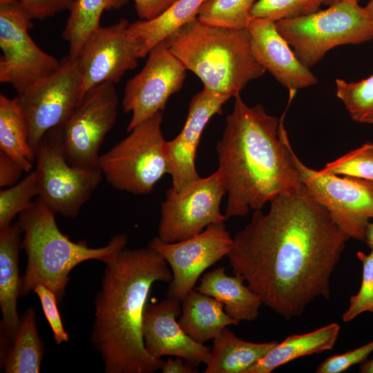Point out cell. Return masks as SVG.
<instances>
[{
	"instance_id": "6da1fadb",
	"label": "cell",
	"mask_w": 373,
	"mask_h": 373,
	"mask_svg": "<svg viewBox=\"0 0 373 373\" xmlns=\"http://www.w3.org/2000/svg\"><path fill=\"white\" fill-rule=\"evenodd\" d=\"M350 238L303 185L255 210L227 255L262 304L287 320L316 298H329L332 274Z\"/></svg>"
},
{
	"instance_id": "ee69618b",
	"label": "cell",
	"mask_w": 373,
	"mask_h": 373,
	"mask_svg": "<svg viewBox=\"0 0 373 373\" xmlns=\"http://www.w3.org/2000/svg\"><path fill=\"white\" fill-rule=\"evenodd\" d=\"M343 0H324L323 1V5L326 6H331L334 3H336L337 2L341 1ZM358 1H360L361 0H357Z\"/></svg>"
},
{
	"instance_id": "52a82bcc",
	"label": "cell",
	"mask_w": 373,
	"mask_h": 373,
	"mask_svg": "<svg viewBox=\"0 0 373 373\" xmlns=\"http://www.w3.org/2000/svg\"><path fill=\"white\" fill-rule=\"evenodd\" d=\"M162 119V113L156 114L100 155L99 167L113 188L136 195L150 193L169 173Z\"/></svg>"
},
{
	"instance_id": "d6986e66",
	"label": "cell",
	"mask_w": 373,
	"mask_h": 373,
	"mask_svg": "<svg viewBox=\"0 0 373 373\" xmlns=\"http://www.w3.org/2000/svg\"><path fill=\"white\" fill-rule=\"evenodd\" d=\"M253 52L266 70L289 90L307 88L318 82L316 76L298 59L278 32L276 22L250 18L247 25Z\"/></svg>"
},
{
	"instance_id": "7bdbcfd3",
	"label": "cell",
	"mask_w": 373,
	"mask_h": 373,
	"mask_svg": "<svg viewBox=\"0 0 373 373\" xmlns=\"http://www.w3.org/2000/svg\"><path fill=\"white\" fill-rule=\"evenodd\" d=\"M365 8L373 19V0H369Z\"/></svg>"
},
{
	"instance_id": "4dcf8cb0",
	"label": "cell",
	"mask_w": 373,
	"mask_h": 373,
	"mask_svg": "<svg viewBox=\"0 0 373 373\" xmlns=\"http://www.w3.org/2000/svg\"><path fill=\"white\" fill-rule=\"evenodd\" d=\"M39 195L37 173L32 171L15 184L0 191V229L10 226L17 215L27 210Z\"/></svg>"
},
{
	"instance_id": "7402d4cb",
	"label": "cell",
	"mask_w": 373,
	"mask_h": 373,
	"mask_svg": "<svg viewBox=\"0 0 373 373\" xmlns=\"http://www.w3.org/2000/svg\"><path fill=\"white\" fill-rule=\"evenodd\" d=\"M339 332V324L333 323L311 332L289 336L281 343H277L245 373H270L301 356L332 350Z\"/></svg>"
},
{
	"instance_id": "30bf717a",
	"label": "cell",
	"mask_w": 373,
	"mask_h": 373,
	"mask_svg": "<svg viewBox=\"0 0 373 373\" xmlns=\"http://www.w3.org/2000/svg\"><path fill=\"white\" fill-rule=\"evenodd\" d=\"M119 99L115 84L104 83L88 90L58 128L64 155L73 166L99 167V151L113 127Z\"/></svg>"
},
{
	"instance_id": "f546056e",
	"label": "cell",
	"mask_w": 373,
	"mask_h": 373,
	"mask_svg": "<svg viewBox=\"0 0 373 373\" xmlns=\"http://www.w3.org/2000/svg\"><path fill=\"white\" fill-rule=\"evenodd\" d=\"M336 96L344 104L350 117L361 124H373V74L359 82L335 81Z\"/></svg>"
},
{
	"instance_id": "8992f818",
	"label": "cell",
	"mask_w": 373,
	"mask_h": 373,
	"mask_svg": "<svg viewBox=\"0 0 373 373\" xmlns=\"http://www.w3.org/2000/svg\"><path fill=\"white\" fill-rule=\"evenodd\" d=\"M276 25L309 68L335 47L373 39V19L357 0H343L310 15L277 21Z\"/></svg>"
},
{
	"instance_id": "484cf974",
	"label": "cell",
	"mask_w": 373,
	"mask_h": 373,
	"mask_svg": "<svg viewBox=\"0 0 373 373\" xmlns=\"http://www.w3.org/2000/svg\"><path fill=\"white\" fill-rule=\"evenodd\" d=\"M206 0H177L162 14L151 20L129 23L128 33L142 45V58L158 43L175 30L194 20Z\"/></svg>"
},
{
	"instance_id": "3957f363",
	"label": "cell",
	"mask_w": 373,
	"mask_h": 373,
	"mask_svg": "<svg viewBox=\"0 0 373 373\" xmlns=\"http://www.w3.org/2000/svg\"><path fill=\"white\" fill-rule=\"evenodd\" d=\"M96 294L90 341L106 373H153L164 363L146 350L142 335L145 307L155 282H168L172 272L152 248L123 249L105 264Z\"/></svg>"
},
{
	"instance_id": "ba28073f",
	"label": "cell",
	"mask_w": 373,
	"mask_h": 373,
	"mask_svg": "<svg viewBox=\"0 0 373 373\" xmlns=\"http://www.w3.org/2000/svg\"><path fill=\"white\" fill-rule=\"evenodd\" d=\"M39 195L56 213L75 218L102 178L100 169L73 166L67 161L57 127L47 131L35 150Z\"/></svg>"
},
{
	"instance_id": "7c38bea8",
	"label": "cell",
	"mask_w": 373,
	"mask_h": 373,
	"mask_svg": "<svg viewBox=\"0 0 373 373\" xmlns=\"http://www.w3.org/2000/svg\"><path fill=\"white\" fill-rule=\"evenodd\" d=\"M225 194L217 171L181 191L169 188L161 206L157 237L166 242H178L198 234L211 224L224 222L227 218L220 206Z\"/></svg>"
},
{
	"instance_id": "83f0119b",
	"label": "cell",
	"mask_w": 373,
	"mask_h": 373,
	"mask_svg": "<svg viewBox=\"0 0 373 373\" xmlns=\"http://www.w3.org/2000/svg\"><path fill=\"white\" fill-rule=\"evenodd\" d=\"M128 0H75L61 36L68 46V55L77 57L89 35L99 26L105 10H117Z\"/></svg>"
},
{
	"instance_id": "60d3db41",
	"label": "cell",
	"mask_w": 373,
	"mask_h": 373,
	"mask_svg": "<svg viewBox=\"0 0 373 373\" xmlns=\"http://www.w3.org/2000/svg\"><path fill=\"white\" fill-rule=\"evenodd\" d=\"M364 242L370 249H373V219L367 225L365 231Z\"/></svg>"
},
{
	"instance_id": "f6af8a7d",
	"label": "cell",
	"mask_w": 373,
	"mask_h": 373,
	"mask_svg": "<svg viewBox=\"0 0 373 373\" xmlns=\"http://www.w3.org/2000/svg\"><path fill=\"white\" fill-rule=\"evenodd\" d=\"M18 0H0V6L1 5H9L15 2H17Z\"/></svg>"
},
{
	"instance_id": "8fae6325",
	"label": "cell",
	"mask_w": 373,
	"mask_h": 373,
	"mask_svg": "<svg viewBox=\"0 0 373 373\" xmlns=\"http://www.w3.org/2000/svg\"><path fill=\"white\" fill-rule=\"evenodd\" d=\"M303 184L328 211L349 238L364 242L365 231L373 219V182L321 173L304 164L293 152Z\"/></svg>"
},
{
	"instance_id": "d590c367",
	"label": "cell",
	"mask_w": 373,
	"mask_h": 373,
	"mask_svg": "<svg viewBox=\"0 0 373 373\" xmlns=\"http://www.w3.org/2000/svg\"><path fill=\"white\" fill-rule=\"evenodd\" d=\"M373 352V341L347 352L325 359L317 368L318 373H340L361 363Z\"/></svg>"
},
{
	"instance_id": "f1b7e54d",
	"label": "cell",
	"mask_w": 373,
	"mask_h": 373,
	"mask_svg": "<svg viewBox=\"0 0 373 373\" xmlns=\"http://www.w3.org/2000/svg\"><path fill=\"white\" fill-rule=\"evenodd\" d=\"M257 0H206L198 19L218 26L234 29L246 28L251 10Z\"/></svg>"
},
{
	"instance_id": "2e32d148",
	"label": "cell",
	"mask_w": 373,
	"mask_h": 373,
	"mask_svg": "<svg viewBox=\"0 0 373 373\" xmlns=\"http://www.w3.org/2000/svg\"><path fill=\"white\" fill-rule=\"evenodd\" d=\"M126 19L96 28L87 38L77 57L81 73L79 99L93 88L116 84L142 58L140 42L128 32Z\"/></svg>"
},
{
	"instance_id": "7a4b0ae2",
	"label": "cell",
	"mask_w": 373,
	"mask_h": 373,
	"mask_svg": "<svg viewBox=\"0 0 373 373\" xmlns=\"http://www.w3.org/2000/svg\"><path fill=\"white\" fill-rule=\"evenodd\" d=\"M216 149L217 170L226 190L225 216H245L261 210L281 195L301 189L293 149L280 119L269 115L258 104L247 106L236 96Z\"/></svg>"
},
{
	"instance_id": "4316f807",
	"label": "cell",
	"mask_w": 373,
	"mask_h": 373,
	"mask_svg": "<svg viewBox=\"0 0 373 373\" xmlns=\"http://www.w3.org/2000/svg\"><path fill=\"white\" fill-rule=\"evenodd\" d=\"M0 151L4 153L22 168L32 171L35 153L29 142L26 118L15 97L0 95Z\"/></svg>"
},
{
	"instance_id": "9c48e42d",
	"label": "cell",
	"mask_w": 373,
	"mask_h": 373,
	"mask_svg": "<svg viewBox=\"0 0 373 373\" xmlns=\"http://www.w3.org/2000/svg\"><path fill=\"white\" fill-rule=\"evenodd\" d=\"M81 82L77 59L67 55L51 73L17 92L15 98L27 122L35 153L45 133L61 125L75 108Z\"/></svg>"
},
{
	"instance_id": "b9f144b4",
	"label": "cell",
	"mask_w": 373,
	"mask_h": 373,
	"mask_svg": "<svg viewBox=\"0 0 373 373\" xmlns=\"http://www.w3.org/2000/svg\"><path fill=\"white\" fill-rule=\"evenodd\" d=\"M359 372L373 373V358L371 359H366L361 363Z\"/></svg>"
},
{
	"instance_id": "836d02e7",
	"label": "cell",
	"mask_w": 373,
	"mask_h": 373,
	"mask_svg": "<svg viewBox=\"0 0 373 373\" xmlns=\"http://www.w3.org/2000/svg\"><path fill=\"white\" fill-rule=\"evenodd\" d=\"M356 256L362 263L361 284L358 293L350 298L349 307L342 316L345 323L363 312H373V249L367 254L358 251Z\"/></svg>"
},
{
	"instance_id": "f35d334b",
	"label": "cell",
	"mask_w": 373,
	"mask_h": 373,
	"mask_svg": "<svg viewBox=\"0 0 373 373\" xmlns=\"http://www.w3.org/2000/svg\"><path fill=\"white\" fill-rule=\"evenodd\" d=\"M23 170L13 159L0 151V186H11L19 182Z\"/></svg>"
},
{
	"instance_id": "277c9868",
	"label": "cell",
	"mask_w": 373,
	"mask_h": 373,
	"mask_svg": "<svg viewBox=\"0 0 373 373\" xmlns=\"http://www.w3.org/2000/svg\"><path fill=\"white\" fill-rule=\"evenodd\" d=\"M169 48L203 88L229 97L240 95L249 82L266 71L255 57L246 28L204 23L195 18L166 39Z\"/></svg>"
},
{
	"instance_id": "e575fe53",
	"label": "cell",
	"mask_w": 373,
	"mask_h": 373,
	"mask_svg": "<svg viewBox=\"0 0 373 373\" xmlns=\"http://www.w3.org/2000/svg\"><path fill=\"white\" fill-rule=\"evenodd\" d=\"M39 298L44 316L57 345L66 343L70 336L66 331L58 309V300L55 293L44 285H37L32 291Z\"/></svg>"
},
{
	"instance_id": "1f68e13d",
	"label": "cell",
	"mask_w": 373,
	"mask_h": 373,
	"mask_svg": "<svg viewBox=\"0 0 373 373\" xmlns=\"http://www.w3.org/2000/svg\"><path fill=\"white\" fill-rule=\"evenodd\" d=\"M323 173L344 175L373 182V143L367 142L318 170Z\"/></svg>"
},
{
	"instance_id": "4fadbf2b",
	"label": "cell",
	"mask_w": 373,
	"mask_h": 373,
	"mask_svg": "<svg viewBox=\"0 0 373 373\" xmlns=\"http://www.w3.org/2000/svg\"><path fill=\"white\" fill-rule=\"evenodd\" d=\"M32 20L18 1L0 6V82L17 92L51 73L60 62L34 42L28 33Z\"/></svg>"
},
{
	"instance_id": "ac0fdd59",
	"label": "cell",
	"mask_w": 373,
	"mask_h": 373,
	"mask_svg": "<svg viewBox=\"0 0 373 373\" xmlns=\"http://www.w3.org/2000/svg\"><path fill=\"white\" fill-rule=\"evenodd\" d=\"M229 99L204 88L192 97L182 130L165 144L171 188L174 191H181L200 178L195 160L201 135L211 118L222 113V106Z\"/></svg>"
},
{
	"instance_id": "d4e9b609",
	"label": "cell",
	"mask_w": 373,
	"mask_h": 373,
	"mask_svg": "<svg viewBox=\"0 0 373 373\" xmlns=\"http://www.w3.org/2000/svg\"><path fill=\"white\" fill-rule=\"evenodd\" d=\"M213 341L211 360L204 373H245L278 343L244 341L227 327Z\"/></svg>"
},
{
	"instance_id": "e0dca14e",
	"label": "cell",
	"mask_w": 373,
	"mask_h": 373,
	"mask_svg": "<svg viewBox=\"0 0 373 373\" xmlns=\"http://www.w3.org/2000/svg\"><path fill=\"white\" fill-rule=\"evenodd\" d=\"M181 301L170 297L147 303L143 315L142 335L147 352L156 358L164 356L181 357L195 367L208 365L211 350L192 339L176 318L181 314Z\"/></svg>"
},
{
	"instance_id": "cb8c5ba5",
	"label": "cell",
	"mask_w": 373,
	"mask_h": 373,
	"mask_svg": "<svg viewBox=\"0 0 373 373\" xmlns=\"http://www.w3.org/2000/svg\"><path fill=\"white\" fill-rule=\"evenodd\" d=\"M44 352V343L39 334L36 310L29 307L21 316L14 338L0 351L1 368L6 373H39Z\"/></svg>"
},
{
	"instance_id": "ab89813d",
	"label": "cell",
	"mask_w": 373,
	"mask_h": 373,
	"mask_svg": "<svg viewBox=\"0 0 373 373\" xmlns=\"http://www.w3.org/2000/svg\"><path fill=\"white\" fill-rule=\"evenodd\" d=\"M163 373H195L198 371L190 363H184L183 358L178 356L169 357L164 361L161 367Z\"/></svg>"
},
{
	"instance_id": "9a60e30c",
	"label": "cell",
	"mask_w": 373,
	"mask_h": 373,
	"mask_svg": "<svg viewBox=\"0 0 373 373\" xmlns=\"http://www.w3.org/2000/svg\"><path fill=\"white\" fill-rule=\"evenodd\" d=\"M232 244L233 237L224 222L211 224L198 234L178 242L153 238L149 247L164 258L172 272L166 296L182 302L195 288L202 274L227 256Z\"/></svg>"
},
{
	"instance_id": "44dd1931",
	"label": "cell",
	"mask_w": 373,
	"mask_h": 373,
	"mask_svg": "<svg viewBox=\"0 0 373 373\" xmlns=\"http://www.w3.org/2000/svg\"><path fill=\"white\" fill-rule=\"evenodd\" d=\"M244 282L240 275L228 276L222 266L205 274L195 289L220 302L232 319L238 322L254 321L258 316L262 302Z\"/></svg>"
},
{
	"instance_id": "8d00e7d4",
	"label": "cell",
	"mask_w": 373,
	"mask_h": 373,
	"mask_svg": "<svg viewBox=\"0 0 373 373\" xmlns=\"http://www.w3.org/2000/svg\"><path fill=\"white\" fill-rule=\"evenodd\" d=\"M75 0H18L32 19H44L64 10H70Z\"/></svg>"
},
{
	"instance_id": "603a6c76",
	"label": "cell",
	"mask_w": 373,
	"mask_h": 373,
	"mask_svg": "<svg viewBox=\"0 0 373 373\" xmlns=\"http://www.w3.org/2000/svg\"><path fill=\"white\" fill-rule=\"evenodd\" d=\"M182 303L178 323L185 333L199 343L213 340L227 326L239 323L227 314L220 302L195 289Z\"/></svg>"
},
{
	"instance_id": "5bb4252c",
	"label": "cell",
	"mask_w": 373,
	"mask_h": 373,
	"mask_svg": "<svg viewBox=\"0 0 373 373\" xmlns=\"http://www.w3.org/2000/svg\"><path fill=\"white\" fill-rule=\"evenodd\" d=\"M186 69L169 48L166 40L149 52L142 69L126 84L122 108L132 113L126 131L164 109L169 98L182 87Z\"/></svg>"
},
{
	"instance_id": "d6a6232c",
	"label": "cell",
	"mask_w": 373,
	"mask_h": 373,
	"mask_svg": "<svg viewBox=\"0 0 373 373\" xmlns=\"http://www.w3.org/2000/svg\"><path fill=\"white\" fill-rule=\"evenodd\" d=\"M324 0H257L251 18L277 21L310 15L320 10Z\"/></svg>"
},
{
	"instance_id": "74e56055",
	"label": "cell",
	"mask_w": 373,
	"mask_h": 373,
	"mask_svg": "<svg viewBox=\"0 0 373 373\" xmlns=\"http://www.w3.org/2000/svg\"><path fill=\"white\" fill-rule=\"evenodd\" d=\"M177 0H133L137 16L151 20L162 14Z\"/></svg>"
},
{
	"instance_id": "ffe728a7",
	"label": "cell",
	"mask_w": 373,
	"mask_h": 373,
	"mask_svg": "<svg viewBox=\"0 0 373 373\" xmlns=\"http://www.w3.org/2000/svg\"><path fill=\"white\" fill-rule=\"evenodd\" d=\"M22 234L18 222L0 229V351L12 341L21 321L17 300L21 296L19 258Z\"/></svg>"
},
{
	"instance_id": "5b68a950",
	"label": "cell",
	"mask_w": 373,
	"mask_h": 373,
	"mask_svg": "<svg viewBox=\"0 0 373 373\" xmlns=\"http://www.w3.org/2000/svg\"><path fill=\"white\" fill-rule=\"evenodd\" d=\"M56 213L37 197L32 204L19 215L22 230L21 248L27 264L21 276V296H25L38 285L51 289L59 303L63 300L70 273L79 264L97 260L106 264L125 248L127 236L119 233L100 247H90L86 241L74 242L59 229Z\"/></svg>"
}]
</instances>
